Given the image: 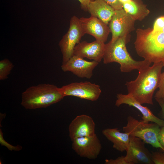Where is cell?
I'll list each match as a JSON object with an SVG mask.
<instances>
[{
	"mask_svg": "<svg viewBox=\"0 0 164 164\" xmlns=\"http://www.w3.org/2000/svg\"><path fill=\"white\" fill-rule=\"evenodd\" d=\"M163 67L162 63H155L152 66L138 71L135 79L125 84L128 94L142 104L153 105V94L158 88Z\"/></svg>",
	"mask_w": 164,
	"mask_h": 164,
	"instance_id": "1",
	"label": "cell"
},
{
	"mask_svg": "<svg viewBox=\"0 0 164 164\" xmlns=\"http://www.w3.org/2000/svg\"><path fill=\"white\" fill-rule=\"evenodd\" d=\"M135 48L138 55L152 63L161 62L164 67V32H153L152 29L136 31Z\"/></svg>",
	"mask_w": 164,
	"mask_h": 164,
	"instance_id": "2",
	"label": "cell"
},
{
	"mask_svg": "<svg viewBox=\"0 0 164 164\" xmlns=\"http://www.w3.org/2000/svg\"><path fill=\"white\" fill-rule=\"evenodd\" d=\"M128 36L118 38L114 42L110 41L105 44L103 59L104 63H118L121 71L124 73L135 70L139 71L150 66L152 63L147 60L136 61L131 57L126 47L128 41Z\"/></svg>",
	"mask_w": 164,
	"mask_h": 164,
	"instance_id": "3",
	"label": "cell"
},
{
	"mask_svg": "<svg viewBox=\"0 0 164 164\" xmlns=\"http://www.w3.org/2000/svg\"><path fill=\"white\" fill-rule=\"evenodd\" d=\"M63 98L56 86L41 84L31 86L22 93L21 104L28 109L46 108Z\"/></svg>",
	"mask_w": 164,
	"mask_h": 164,
	"instance_id": "4",
	"label": "cell"
},
{
	"mask_svg": "<svg viewBox=\"0 0 164 164\" xmlns=\"http://www.w3.org/2000/svg\"><path fill=\"white\" fill-rule=\"evenodd\" d=\"M127 124L123 127L124 132L131 136L139 138L145 143L151 145L153 147L164 150L158 140L159 133L160 127L153 122L138 121L132 116L127 118Z\"/></svg>",
	"mask_w": 164,
	"mask_h": 164,
	"instance_id": "5",
	"label": "cell"
},
{
	"mask_svg": "<svg viewBox=\"0 0 164 164\" xmlns=\"http://www.w3.org/2000/svg\"><path fill=\"white\" fill-rule=\"evenodd\" d=\"M84 34L79 19L76 16H73L70 19L67 32L59 44L62 54V63L67 61L73 55L75 47L80 42Z\"/></svg>",
	"mask_w": 164,
	"mask_h": 164,
	"instance_id": "6",
	"label": "cell"
},
{
	"mask_svg": "<svg viewBox=\"0 0 164 164\" xmlns=\"http://www.w3.org/2000/svg\"><path fill=\"white\" fill-rule=\"evenodd\" d=\"M64 97L73 96L92 101L97 100L101 93L99 85L89 81L74 82L59 88Z\"/></svg>",
	"mask_w": 164,
	"mask_h": 164,
	"instance_id": "7",
	"label": "cell"
},
{
	"mask_svg": "<svg viewBox=\"0 0 164 164\" xmlns=\"http://www.w3.org/2000/svg\"><path fill=\"white\" fill-rule=\"evenodd\" d=\"M135 20L123 9L115 10L109 22L112 36L111 42L118 38L128 36L135 29Z\"/></svg>",
	"mask_w": 164,
	"mask_h": 164,
	"instance_id": "8",
	"label": "cell"
},
{
	"mask_svg": "<svg viewBox=\"0 0 164 164\" xmlns=\"http://www.w3.org/2000/svg\"><path fill=\"white\" fill-rule=\"evenodd\" d=\"M72 148L81 157L94 159L97 158L102 149V145L97 136L76 138L72 140Z\"/></svg>",
	"mask_w": 164,
	"mask_h": 164,
	"instance_id": "9",
	"label": "cell"
},
{
	"mask_svg": "<svg viewBox=\"0 0 164 164\" xmlns=\"http://www.w3.org/2000/svg\"><path fill=\"white\" fill-rule=\"evenodd\" d=\"M145 143L139 138L130 135L125 156V159L130 164H153L151 153L145 147Z\"/></svg>",
	"mask_w": 164,
	"mask_h": 164,
	"instance_id": "10",
	"label": "cell"
},
{
	"mask_svg": "<svg viewBox=\"0 0 164 164\" xmlns=\"http://www.w3.org/2000/svg\"><path fill=\"white\" fill-rule=\"evenodd\" d=\"M98 63L96 61H87L73 55L67 61L62 63L61 68L64 72H71L79 77L90 79L93 75L94 69Z\"/></svg>",
	"mask_w": 164,
	"mask_h": 164,
	"instance_id": "11",
	"label": "cell"
},
{
	"mask_svg": "<svg viewBox=\"0 0 164 164\" xmlns=\"http://www.w3.org/2000/svg\"><path fill=\"white\" fill-rule=\"evenodd\" d=\"M95 124L92 118L86 114L77 116L69 127V136L71 140L76 138L93 135Z\"/></svg>",
	"mask_w": 164,
	"mask_h": 164,
	"instance_id": "12",
	"label": "cell"
},
{
	"mask_svg": "<svg viewBox=\"0 0 164 164\" xmlns=\"http://www.w3.org/2000/svg\"><path fill=\"white\" fill-rule=\"evenodd\" d=\"M80 23L85 34L94 37L96 40L104 43L110 32L107 25L97 18L91 15L89 18L81 17Z\"/></svg>",
	"mask_w": 164,
	"mask_h": 164,
	"instance_id": "13",
	"label": "cell"
},
{
	"mask_svg": "<svg viewBox=\"0 0 164 164\" xmlns=\"http://www.w3.org/2000/svg\"><path fill=\"white\" fill-rule=\"evenodd\" d=\"M105 44L97 40L91 43L80 42L74 47L73 55L100 63L104 55Z\"/></svg>",
	"mask_w": 164,
	"mask_h": 164,
	"instance_id": "14",
	"label": "cell"
},
{
	"mask_svg": "<svg viewBox=\"0 0 164 164\" xmlns=\"http://www.w3.org/2000/svg\"><path fill=\"white\" fill-rule=\"evenodd\" d=\"M115 105L119 107L122 104H127L137 109L142 114V120L152 122L158 125L160 127L164 125V120L155 116L147 107L143 106L129 94H118L117 95Z\"/></svg>",
	"mask_w": 164,
	"mask_h": 164,
	"instance_id": "15",
	"label": "cell"
},
{
	"mask_svg": "<svg viewBox=\"0 0 164 164\" xmlns=\"http://www.w3.org/2000/svg\"><path fill=\"white\" fill-rule=\"evenodd\" d=\"M115 10L104 0H91L87 8L91 16L97 18L107 25Z\"/></svg>",
	"mask_w": 164,
	"mask_h": 164,
	"instance_id": "16",
	"label": "cell"
},
{
	"mask_svg": "<svg viewBox=\"0 0 164 164\" xmlns=\"http://www.w3.org/2000/svg\"><path fill=\"white\" fill-rule=\"evenodd\" d=\"M103 134L113 143L114 148L120 152L126 151L129 144L130 136L127 132H121L117 128H107L102 131Z\"/></svg>",
	"mask_w": 164,
	"mask_h": 164,
	"instance_id": "17",
	"label": "cell"
},
{
	"mask_svg": "<svg viewBox=\"0 0 164 164\" xmlns=\"http://www.w3.org/2000/svg\"><path fill=\"white\" fill-rule=\"evenodd\" d=\"M122 5L124 10L135 21H142L150 13L141 0H131Z\"/></svg>",
	"mask_w": 164,
	"mask_h": 164,
	"instance_id": "18",
	"label": "cell"
},
{
	"mask_svg": "<svg viewBox=\"0 0 164 164\" xmlns=\"http://www.w3.org/2000/svg\"><path fill=\"white\" fill-rule=\"evenodd\" d=\"M14 67L13 63L8 59H5L0 61V80H4L8 78Z\"/></svg>",
	"mask_w": 164,
	"mask_h": 164,
	"instance_id": "19",
	"label": "cell"
},
{
	"mask_svg": "<svg viewBox=\"0 0 164 164\" xmlns=\"http://www.w3.org/2000/svg\"><path fill=\"white\" fill-rule=\"evenodd\" d=\"M159 90L156 93L155 98L157 102H164V72L161 75Z\"/></svg>",
	"mask_w": 164,
	"mask_h": 164,
	"instance_id": "20",
	"label": "cell"
},
{
	"mask_svg": "<svg viewBox=\"0 0 164 164\" xmlns=\"http://www.w3.org/2000/svg\"><path fill=\"white\" fill-rule=\"evenodd\" d=\"M151 158L153 164H164V153L159 152H152Z\"/></svg>",
	"mask_w": 164,
	"mask_h": 164,
	"instance_id": "21",
	"label": "cell"
},
{
	"mask_svg": "<svg viewBox=\"0 0 164 164\" xmlns=\"http://www.w3.org/2000/svg\"><path fill=\"white\" fill-rule=\"evenodd\" d=\"M164 27V16L158 18L155 21L152 31L153 32L161 31Z\"/></svg>",
	"mask_w": 164,
	"mask_h": 164,
	"instance_id": "22",
	"label": "cell"
},
{
	"mask_svg": "<svg viewBox=\"0 0 164 164\" xmlns=\"http://www.w3.org/2000/svg\"><path fill=\"white\" fill-rule=\"evenodd\" d=\"M0 143L2 145H4L9 150L11 151L13 150L16 151H19L22 148V147L20 146H13L7 142L3 138V133L1 129H0Z\"/></svg>",
	"mask_w": 164,
	"mask_h": 164,
	"instance_id": "23",
	"label": "cell"
},
{
	"mask_svg": "<svg viewBox=\"0 0 164 164\" xmlns=\"http://www.w3.org/2000/svg\"><path fill=\"white\" fill-rule=\"evenodd\" d=\"M106 164H130L126 160L125 156L122 155L115 159H106L105 160Z\"/></svg>",
	"mask_w": 164,
	"mask_h": 164,
	"instance_id": "24",
	"label": "cell"
},
{
	"mask_svg": "<svg viewBox=\"0 0 164 164\" xmlns=\"http://www.w3.org/2000/svg\"><path fill=\"white\" fill-rule=\"evenodd\" d=\"M104 0L115 10H120L123 9L122 4L118 0Z\"/></svg>",
	"mask_w": 164,
	"mask_h": 164,
	"instance_id": "25",
	"label": "cell"
},
{
	"mask_svg": "<svg viewBox=\"0 0 164 164\" xmlns=\"http://www.w3.org/2000/svg\"><path fill=\"white\" fill-rule=\"evenodd\" d=\"M159 142L163 149L164 152V125L161 127L159 133Z\"/></svg>",
	"mask_w": 164,
	"mask_h": 164,
	"instance_id": "26",
	"label": "cell"
},
{
	"mask_svg": "<svg viewBox=\"0 0 164 164\" xmlns=\"http://www.w3.org/2000/svg\"><path fill=\"white\" fill-rule=\"evenodd\" d=\"M80 3L82 9L85 11H87V8L91 0H78Z\"/></svg>",
	"mask_w": 164,
	"mask_h": 164,
	"instance_id": "27",
	"label": "cell"
},
{
	"mask_svg": "<svg viewBox=\"0 0 164 164\" xmlns=\"http://www.w3.org/2000/svg\"><path fill=\"white\" fill-rule=\"evenodd\" d=\"M158 102L161 108V114L163 119L164 120V102L161 101Z\"/></svg>",
	"mask_w": 164,
	"mask_h": 164,
	"instance_id": "28",
	"label": "cell"
},
{
	"mask_svg": "<svg viewBox=\"0 0 164 164\" xmlns=\"http://www.w3.org/2000/svg\"><path fill=\"white\" fill-rule=\"evenodd\" d=\"M122 4H123L126 3L131 0H118Z\"/></svg>",
	"mask_w": 164,
	"mask_h": 164,
	"instance_id": "29",
	"label": "cell"
},
{
	"mask_svg": "<svg viewBox=\"0 0 164 164\" xmlns=\"http://www.w3.org/2000/svg\"><path fill=\"white\" fill-rule=\"evenodd\" d=\"M161 31H162L164 32V27Z\"/></svg>",
	"mask_w": 164,
	"mask_h": 164,
	"instance_id": "30",
	"label": "cell"
}]
</instances>
